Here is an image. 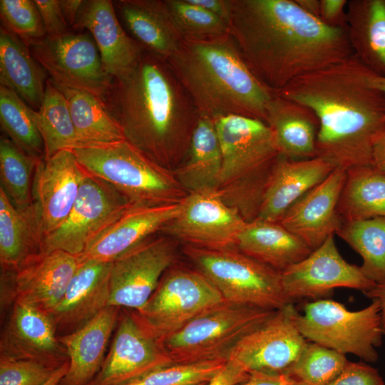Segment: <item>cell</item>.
<instances>
[{"mask_svg": "<svg viewBox=\"0 0 385 385\" xmlns=\"http://www.w3.org/2000/svg\"><path fill=\"white\" fill-rule=\"evenodd\" d=\"M167 62L200 115L215 120L237 115L266 123L267 106L275 93L252 73L230 34L183 40Z\"/></svg>", "mask_w": 385, "mask_h": 385, "instance_id": "obj_4", "label": "cell"}, {"mask_svg": "<svg viewBox=\"0 0 385 385\" xmlns=\"http://www.w3.org/2000/svg\"><path fill=\"white\" fill-rule=\"evenodd\" d=\"M48 37H58L71 33L61 10L59 0H34Z\"/></svg>", "mask_w": 385, "mask_h": 385, "instance_id": "obj_45", "label": "cell"}, {"mask_svg": "<svg viewBox=\"0 0 385 385\" xmlns=\"http://www.w3.org/2000/svg\"><path fill=\"white\" fill-rule=\"evenodd\" d=\"M275 311L225 300L158 342L173 363L228 360L236 344Z\"/></svg>", "mask_w": 385, "mask_h": 385, "instance_id": "obj_7", "label": "cell"}, {"mask_svg": "<svg viewBox=\"0 0 385 385\" xmlns=\"http://www.w3.org/2000/svg\"><path fill=\"white\" fill-rule=\"evenodd\" d=\"M336 234L360 255V268L370 280L385 282V217L343 222Z\"/></svg>", "mask_w": 385, "mask_h": 385, "instance_id": "obj_37", "label": "cell"}, {"mask_svg": "<svg viewBox=\"0 0 385 385\" xmlns=\"http://www.w3.org/2000/svg\"><path fill=\"white\" fill-rule=\"evenodd\" d=\"M364 294L371 300H376L379 303L382 328L385 336V282L376 284L373 288Z\"/></svg>", "mask_w": 385, "mask_h": 385, "instance_id": "obj_53", "label": "cell"}, {"mask_svg": "<svg viewBox=\"0 0 385 385\" xmlns=\"http://www.w3.org/2000/svg\"><path fill=\"white\" fill-rule=\"evenodd\" d=\"M223 301L217 289L199 270L173 264L145 306L133 311L158 340Z\"/></svg>", "mask_w": 385, "mask_h": 385, "instance_id": "obj_10", "label": "cell"}, {"mask_svg": "<svg viewBox=\"0 0 385 385\" xmlns=\"http://www.w3.org/2000/svg\"><path fill=\"white\" fill-rule=\"evenodd\" d=\"M80 259L62 250L43 252L14 272L1 271V283L19 301L51 314L62 299Z\"/></svg>", "mask_w": 385, "mask_h": 385, "instance_id": "obj_18", "label": "cell"}, {"mask_svg": "<svg viewBox=\"0 0 385 385\" xmlns=\"http://www.w3.org/2000/svg\"><path fill=\"white\" fill-rule=\"evenodd\" d=\"M1 26L19 37L27 46L46 34L39 11L31 0H1Z\"/></svg>", "mask_w": 385, "mask_h": 385, "instance_id": "obj_43", "label": "cell"}, {"mask_svg": "<svg viewBox=\"0 0 385 385\" xmlns=\"http://www.w3.org/2000/svg\"><path fill=\"white\" fill-rule=\"evenodd\" d=\"M69 367V360L61 366L42 385H60Z\"/></svg>", "mask_w": 385, "mask_h": 385, "instance_id": "obj_55", "label": "cell"}, {"mask_svg": "<svg viewBox=\"0 0 385 385\" xmlns=\"http://www.w3.org/2000/svg\"><path fill=\"white\" fill-rule=\"evenodd\" d=\"M266 123L281 155L293 160L317 157L319 123L309 108L275 93L267 106Z\"/></svg>", "mask_w": 385, "mask_h": 385, "instance_id": "obj_28", "label": "cell"}, {"mask_svg": "<svg viewBox=\"0 0 385 385\" xmlns=\"http://www.w3.org/2000/svg\"><path fill=\"white\" fill-rule=\"evenodd\" d=\"M327 385H385L378 371L364 364L349 361L340 374Z\"/></svg>", "mask_w": 385, "mask_h": 385, "instance_id": "obj_46", "label": "cell"}, {"mask_svg": "<svg viewBox=\"0 0 385 385\" xmlns=\"http://www.w3.org/2000/svg\"><path fill=\"white\" fill-rule=\"evenodd\" d=\"M86 174L71 150H61L38 162L32 193L44 237L68 216Z\"/></svg>", "mask_w": 385, "mask_h": 385, "instance_id": "obj_19", "label": "cell"}, {"mask_svg": "<svg viewBox=\"0 0 385 385\" xmlns=\"http://www.w3.org/2000/svg\"><path fill=\"white\" fill-rule=\"evenodd\" d=\"M182 202L163 205L131 204L93 240L78 256L81 261L112 262L147 238L160 232L178 215Z\"/></svg>", "mask_w": 385, "mask_h": 385, "instance_id": "obj_22", "label": "cell"}, {"mask_svg": "<svg viewBox=\"0 0 385 385\" xmlns=\"http://www.w3.org/2000/svg\"><path fill=\"white\" fill-rule=\"evenodd\" d=\"M183 252L225 301L270 310L292 303L283 291L280 272L237 248L215 250L185 245Z\"/></svg>", "mask_w": 385, "mask_h": 385, "instance_id": "obj_8", "label": "cell"}, {"mask_svg": "<svg viewBox=\"0 0 385 385\" xmlns=\"http://www.w3.org/2000/svg\"><path fill=\"white\" fill-rule=\"evenodd\" d=\"M168 236L153 235L111 262L109 306L140 310L176 259Z\"/></svg>", "mask_w": 385, "mask_h": 385, "instance_id": "obj_14", "label": "cell"}, {"mask_svg": "<svg viewBox=\"0 0 385 385\" xmlns=\"http://www.w3.org/2000/svg\"><path fill=\"white\" fill-rule=\"evenodd\" d=\"M227 360L173 363L117 385H201L210 381Z\"/></svg>", "mask_w": 385, "mask_h": 385, "instance_id": "obj_42", "label": "cell"}, {"mask_svg": "<svg viewBox=\"0 0 385 385\" xmlns=\"http://www.w3.org/2000/svg\"><path fill=\"white\" fill-rule=\"evenodd\" d=\"M46 72L29 48L16 35L0 28V85L14 90L32 109L42 102Z\"/></svg>", "mask_w": 385, "mask_h": 385, "instance_id": "obj_32", "label": "cell"}, {"mask_svg": "<svg viewBox=\"0 0 385 385\" xmlns=\"http://www.w3.org/2000/svg\"><path fill=\"white\" fill-rule=\"evenodd\" d=\"M236 248L279 272L307 257L313 250L279 222L256 218L247 222Z\"/></svg>", "mask_w": 385, "mask_h": 385, "instance_id": "obj_30", "label": "cell"}, {"mask_svg": "<svg viewBox=\"0 0 385 385\" xmlns=\"http://www.w3.org/2000/svg\"><path fill=\"white\" fill-rule=\"evenodd\" d=\"M229 28L247 67L274 93L354 54L347 29L325 25L295 0H231Z\"/></svg>", "mask_w": 385, "mask_h": 385, "instance_id": "obj_1", "label": "cell"}, {"mask_svg": "<svg viewBox=\"0 0 385 385\" xmlns=\"http://www.w3.org/2000/svg\"><path fill=\"white\" fill-rule=\"evenodd\" d=\"M346 177V170L335 168L297 200L279 222L312 250L319 247L342 225L337 205Z\"/></svg>", "mask_w": 385, "mask_h": 385, "instance_id": "obj_21", "label": "cell"}, {"mask_svg": "<svg viewBox=\"0 0 385 385\" xmlns=\"http://www.w3.org/2000/svg\"><path fill=\"white\" fill-rule=\"evenodd\" d=\"M104 102L132 145L169 170L183 163L200 114L166 61L145 50Z\"/></svg>", "mask_w": 385, "mask_h": 385, "instance_id": "obj_3", "label": "cell"}, {"mask_svg": "<svg viewBox=\"0 0 385 385\" xmlns=\"http://www.w3.org/2000/svg\"><path fill=\"white\" fill-rule=\"evenodd\" d=\"M296 311L292 303L276 310L236 344L228 359L238 362L249 374H287L307 343L295 324Z\"/></svg>", "mask_w": 385, "mask_h": 385, "instance_id": "obj_15", "label": "cell"}, {"mask_svg": "<svg viewBox=\"0 0 385 385\" xmlns=\"http://www.w3.org/2000/svg\"><path fill=\"white\" fill-rule=\"evenodd\" d=\"M206 384H207V383H206ZM205 384H201V385H205Z\"/></svg>", "mask_w": 385, "mask_h": 385, "instance_id": "obj_57", "label": "cell"}, {"mask_svg": "<svg viewBox=\"0 0 385 385\" xmlns=\"http://www.w3.org/2000/svg\"><path fill=\"white\" fill-rule=\"evenodd\" d=\"M103 365L88 385H117L173 362L131 309H120Z\"/></svg>", "mask_w": 385, "mask_h": 385, "instance_id": "obj_17", "label": "cell"}, {"mask_svg": "<svg viewBox=\"0 0 385 385\" xmlns=\"http://www.w3.org/2000/svg\"><path fill=\"white\" fill-rule=\"evenodd\" d=\"M120 308L108 306L79 329L58 337L69 367L60 385H88L100 371Z\"/></svg>", "mask_w": 385, "mask_h": 385, "instance_id": "obj_26", "label": "cell"}, {"mask_svg": "<svg viewBox=\"0 0 385 385\" xmlns=\"http://www.w3.org/2000/svg\"><path fill=\"white\" fill-rule=\"evenodd\" d=\"M346 0H320L319 20L325 25L347 29Z\"/></svg>", "mask_w": 385, "mask_h": 385, "instance_id": "obj_47", "label": "cell"}, {"mask_svg": "<svg viewBox=\"0 0 385 385\" xmlns=\"http://www.w3.org/2000/svg\"><path fill=\"white\" fill-rule=\"evenodd\" d=\"M91 37L72 32L55 38L46 36L28 47L54 84L85 91L104 101L113 78L105 71Z\"/></svg>", "mask_w": 385, "mask_h": 385, "instance_id": "obj_11", "label": "cell"}, {"mask_svg": "<svg viewBox=\"0 0 385 385\" xmlns=\"http://www.w3.org/2000/svg\"><path fill=\"white\" fill-rule=\"evenodd\" d=\"M305 12L319 19L320 0H295Z\"/></svg>", "mask_w": 385, "mask_h": 385, "instance_id": "obj_54", "label": "cell"}, {"mask_svg": "<svg viewBox=\"0 0 385 385\" xmlns=\"http://www.w3.org/2000/svg\"><path fill=\"white\" fill-rule=\"evenodd\" d=\"M235 385H308L287 374L251 372L244 381Z\"/></svg>", "mask_w": 385, "mask_h": 385, "instance_id": "obj_49", "label": "cell"}, {"mask_svg": "<svg viewBox=\"0 0 385 385\" xmlns=\"http://www.w3.org/2000/svg\"><path fill=\"white\" fill-rule=\"evenodd\" d=\"M131 204L111 184L86 173L68 216L44 237L45 252L62 250L80 256Z\"/></svg>", "mask_w": 385, "mask_h": 385, "instance_id": "obj_12", "label": "cell"}, {"mask_svg": "<svg viewBox=\"0 0 385 385\" xmlns=\"http://www.w3.org/2000/svg\"><path fill=\"white\" fill-rule=\"evenodd\" d=\"M0 123L6 136L28 155L44 158L33 109L11 88L0 85Z\"/></svg>", "mask_w": 385, "mask_h": 385, "instance_id": "obj_39", "label": "cell"}, {"mask_svg": "<svg viewBox=\"0 0 385 385\" xmlns=\"http://www.w3.org/2000/svg\"><path fill=\"white\" fill-rule=\"evenodd\" d=\"M249 374L238 362L230 359L224 367L205 385H235L246 379Z\"/></svg>", "mask_w": 385, "mask_h": 385, "instance_id": "obj_48", "label": "cell"}, {"mask_svg": "<svg viewBox=\"0 0 385 385\" xmlns=\"http://www.w3.org/2000/svg\"><path fill=\"white\" fill-rule=\"evenodd\" d=\"M247 221L216 190L191 192L176 217L160 230L185 245L205 249L236 248Z\"/></svg>", "mask_w": 385, "mask_h": 385, "instance_id": "obj_13", "label": "cell"}, {"mask_svg": "<svg viewBox=\"0 0 385 385\" xmlns=\"http://www.w3.org/2000/svg\"><path fill=\"white\" fill-rule=\"evenodd\" d=\"M184 41H202L230 34L227 22L189 0H165Z\"/></svg>", "mask_w": 385, "mask_h": 385, "instance_id": "obj_41", "label": "cell"}, {"mask_svg": "<svg viewBox=\"0 0 385 385\" xmlns=\"http://www.w3.org/2000/svg\"><path fill=\"white\" fill-rule=\"evenodd\" d=\"M371 301L360 310L350 311L336 301L316 299L305 304L303 314L296 311L294 320L306 339L375 362L384 334L379 303Z\"/></svg>", "mask_w": 385, "mask_h": 385, "instance_id": "obj_9", "label": "cell"}, {"mask_svg": "<svg viewBox=\"0 0 385 385\" xmlns=\"http://www.w3.org/2000/svg\"><path fill=\"white\" fill-rule=\"evenodd\" d=\"M222 156L214 120L200 115L183 163L173 171L189 193L216 190Z\"/></svg>", "mask_w": 385, "mask_h": 385, "instance_id": "obj_33", "label": "cell"}, {"mask_svg": "<svg viewBox=\"0 0 385 385\" xmlns=\"http://www.w3.org/2000/svg\"><path fill=\"white\" fill-rule=\"evenodd\" d=\"M189 1L223 19L229 24L231 0H189Z\"/></svg>", "mask_w": 385, "mask_h": 385, "instance_id": "obj_50", "label": "cell"}, {"mask_svg": "<svg viewBox=\"0 0 385 385\" xmlns=\"http://www.w3.org/2000/svg\"><path fill=\"white\" fill-rule=\"evenodd\" d=\"M41 160L26 153L7 136H1L0 187L19 210L33 204L34 177Z\"/></svg>", "mask_w": 385, "mask_h": 385, "instance_id": "obj_38", "label": "cell"}, {"mask_svg": "<svg viewBox=\"0 0 385 385\" xmlns=\"http://www.w3.org/2000/svg\"><path fill=\"white\" fill-rule=\"evenodd\" d=\"M59 367L0 356V385H42Z\"/></svg>", "mask_w": 385, "mask_h": 385, "instance_id": "obj_44", "label": "cell"}, {"mask_svg": "<svg viewBox=\"0 0 385 385\" xmlns=\"http://www.w3.org/2000/svg\"><path fill=\"white\" fill-rule=\"evenodd\" d=\"M214 121L222 156L216 191L247 222L252 221L281 155L274 133L264 121L242 115Z\"/></svg>", "mask_w": 385, "mask_h": 385, "instance_id": "obj_5", "label": "cell"}, {"mask_svg": "<svg viewBox=\"0 0 385 385\" xmlns=\"http://www.w3.org/2000/svg\"><path fill=\"white\" fill-rule=\"evenodd\" d=\"M280 273L283 291L292 303L304 298L324 299L337 287L352 288L364 293L376 284L363 273L360 266L350 264L342 257L334 235L304 260Z\"/></svg>", "mask_w": 385, "mask_h": 385, "instance_id": "obj_16", "label": "cell"}, {"mask_svg": "<svg viewBox=\"0 0 385 385\" xmlns=\"http://www.w3.org/2000/svg\"><path fill=\"white\" fill-rule=\"evenodd\" d=\"M111 262L81 261L62 299L50 314L58 337L71 334L109 306Z\"/></svg>", "mask_w": 385, "mask_h": 385, "instance_id": "obj_23", "label": "cell"}, {"mask_svg": "<svg viewBox=\"0 0 385 385\" xmlns=\"http://www.w3.org/2000/svg\"><path fill=\"white\" fill-rule=\"evenodd\" d=\"M367 81L369 86L385 94V76L377 75L370 71L367 76ZM384 123H385V118Z\"/></svg>", "mask_w": 385, "mask_h": 385, "instance_id": "obj_56", "label": "cell"}, {"mask_svg": "<svg viewBox=\"0 0 385 385\" xmlns=\"http://www.w3.org/2000/svg\"><path fill=\"white\" fill-rule=\"evenodd\" d=\"M345 354L314 342H307L287 373L308 385H327L345 368Z\"/></svg>", "mask_w": 385, "mask_h": 385, "instance_id": "obj_40", "label": "cell"}, {"mask_svg": "<svg viewBox=\"0 0 385 385\" xmlns=\"http://www.w3.org/2000/svg\"><path fill=\"white\" fill-rule=\"evenodd\" d=\"M44 235L34 202L16 208L0 187V263L1 271L14 272L45 252Z\"/></svg>", "mask_w": 385, "mask_h": 385, "instance_id": "obj_29", "label": "cell"}, {"mask_svg": "<svg viewBox=\"0 0 385 385\" xmlns=\"http://www.w3.org/2000/svg\"><path fill=\"white\" fill-rule=\"evenodd\" d=\"M369 72L353 54L296 78L277 93L315 113L317 157L335 168L373 165V138L384 123L385 94L369 85Z\"/></svg>", "mask_w": 385, "mask_h": 385, "instance_id": "obj_2", "label": "cell"}, {"mask_svg": "<svg viewBox=\"0 0 385 385\" xmlns=\"http://www.w3.org/2000/svg\"><path fill=\"white\" fill-rule=\"evenodd\" d=\"M33 116L43 143V159L49 158L61 150L78 147L67 100L50 78L46 81L39 108L33 109Z\"/></svg>", "mask_w": 385, "mask_h": 385, "instance_id": "obj_36", "label": "cell"}, {"mask_svg": "<svg viewBox=\"0 0 385 385\" xmlns=\"http://www.w3.org/2000/svg\"><path fill=\"white\" fill-rule=\"evenodd\" d=\"M56 86L67 100L78 147L125 140L121 127L103 100L85 91Z\"/></svg>", "mask_w": 385, "mask_h": 385, "instance_id": "obj_35", "label": "cell"}, {"mask_svg": "<svg viewBox=\"0 0 385 385\" xmlns=\"http://www.w3.org/2000/svg\"><path fill=\"white\" fill-rule=\"evenodd\" d=\"M372 158L373 165L385 172V123L373 138Z\"/></svg>", "mask_w": 385, "mask_h": 385, "instance_id": "obj_51", "label": "cell"}, {"mask_svg": "<svg viewBox=\"0 0 385 385\" xmlns=\"http://www.w3.org/2000/svg\"><path fill=\"white\" fill-rule=\"evenodd\" d=\"M334 169L319 157L293 160L280 155L266 185L257 218L279 222L297 200Z\"/></svg>", "mask_w": 385, "mask_h": 385, "instance_id": "obj_25", "label": "cell"}, {"mask_svg": "<svg viewBox=\"0 0 385 385\" xmlns=\"http://www.w3.org/2000/svg\"><path fill=\"white\" fill-rule=\"evenodd\" d=\"M337 212L342 223L385 217V172L373 165L348 170Z\"/></svg>", "mask_w": 385, "mask_h": 385, "instance_id": "obj_34", "label": "cell"}, {"mask_svg": "<svg viewBox=\"0 0 385 385\" xmlns=\"http://www.w3.org/2000/svg\"><path fill=\"white\" fill-rule=\"evenodd\" d=\"M59 2L64 18L68 26L73 29L85 1L59 0Z\"/></svg>", "mask_w": 385, "mask_h": 385, "instance_id": "obj_52", "label": "cell"}, {"mask_svg": "<svg viewBox=\"0 0 385 385\" xmlns=\"http://www.w3.org/2000/svg\"><path fill=\"white\" fill-rule=\"evenodd\" d=\"M346 15L354 55L369 70L385 76V0H349Z\"/></svg>", "mask_w": 385, "mask_h": 385, "instance_id": "obj_31", "label": "cell"}, {"mask_svg": "<svg viewBox=\"0 0 385 385\" xmlns=\"http://www.w3.org/2000/svg\"><path fill=\"white\" fill-rule=\"evenodd\" d=\"M116 12L131 37L150 53L168 61L183 38L165 0L113 1Z\"/></svg>", "mask_w": 385, "mask_h": 385, "instance_id": "obj_27", "label": "cell"}, {"mask_svg": "<svg viewBox=\"0 0 385 385\" xmlns=\"http://www.w3.org/2000/svg\"><path fill=\"white\" fill-rule=\"evenodd\" d=\"M71 150L87 173L111 184L133 204H177L188 194L173 170L158 164L125 140Z\"/></svg>", "mask_w": 385, "mask_h": 385, "instance_id": "obj_6", "label": "cell"}, {"mask_svg": "<svg viewBox=\"0 0 385 385\" xmlns=\"http://www.w3.org/2000/svg\"><path fill=\"white\" fill-rule=\"evenodd\" d=\"M73 29L90 32L103 68L113 78L130 70L145 51L123 29L113 1H85Z\"/></svg>", "mask_w": 385, "mask_h": 385, "instance_id": "obj_24", "label": "cell"}, {"mask_svg": "<svg viewBox=\"0 0 385 385\" xmlns=\"http://www.w3.org/2000/svg\"><path fill=\"white\" fill-rule=\"evenodd\" d=\"M0 356L34 360L56 367L68 360L48 313L15 301L1 336Z\"/></svg>", "mask_w": 385, "mask_h": 385, "instance_id": "obj_20", "label": "cell"}]
</instances>
